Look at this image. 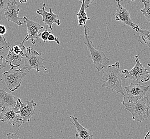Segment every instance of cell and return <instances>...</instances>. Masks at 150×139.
I'll use <instances>...</instances> for the list:
<instances>
[{
  "mask_svg": "<svg viewBox=\"0 0 150 139\" xmlns=\"http://www.w3.org/2000/svg\"><path fill=\"white\" fill-rule=\"evenodd\" d=\"M122 73L120 70V63L119 62L109 65L105 71L103 72L102 77L103 87H108L117 93H120L125 96L122 87Z\"/></svg>",
  "mask_w": 150,
  "mask_h": 139,
  "instance_id": "cell-1",
  "label": "cell"
},
{
  "mask_svg": "<svg viewBox=\"0 0 150 139\" xmlns=\"http://www.w3.org/2000/svg\"><path fill=\"white\" fill-rule=\"evenodd\" d=\"M122 104L125 106V110L131 113L132 119L141 123L150 117V101L148 97H144L135 102H126L125 96L123 97Z\"/></svg>",
  "mask_w": 150,
  "mask_h": 139,
  "instance_id": "cell-2",
  "label": "cell"
},
{
  "mask_svg": "<svg viewBox=\"0 0 150 139\" xmlns=\"http://www.w3.org/2000/svg\"><path fill=\"white\" fill-rule=\"evenodd\" d=\"M88 28L84 27V43L87 45V48L90 52V58L93 61L94 67L97 69L98 72H100L105 67L106 64L110 62V60L103 52L99 51L95 48L93 43L90 39L88 34Z\"/></svg>",
  "mask_w": 150,
  "mask_h": 139,
  "instance_id": "cell-3",
  "label": "cell"
},
{
  "mask_svg": "<svg viewBox=\"0 0 150 139\" xmlns=\"http://www.w3.org/2000/svg\"><path fill=\"white\" fill-rule=\"evenodd\" d=\"M139 54L135 56L136 64L131 70L128 71V70L125 69L121 71V72L125 77V79L136 81L137 84L146 82L150 80V72L139 62Z\"/></svg>",
  "mask_w": 150,
  "mask_h": 139,
  "instance_id": "cell-4",
  "label": "cell"
},
{
  "mask_svg": "<svg viewBox=\"0 0 150 139\" xmlns=\"http://www.w3.org/2000/svg\"><path fill=\"white\" fill-rule=\"evenodd\" d=\"M26 53L25 54V62L23 70H27L28 73L32 70H35L37 72H40V69L43 68L45 71L48 70L43 65L44 59L42 57L41 53H39L36 50H33L31 47H27Z\"/></svg>",
  "mask_w": 150,
  "mask_h": 139,
  "instance_id": "cell-5",
  "label": "cell"
},
{
  "mask_svg": "<svg viewBox=\"0 0 150 139\" xmlns=\"http://www.w3.org/2000/svg\"><path fill=\"white\" fill-rule=\"evenodd\" d=\"M26 75L25 70L11 68L8 71H4L2 74L3 80L6 84V89L13 92L21 86L22 80Z\"/></svg>",
  "mask_w": 150,
  "mask_h": 139,
  "instance_id": "cell-6",
  "label": "cell"
},
{
  "mask_svg": "<svg viewBox=\"0 0 150 139\" xmlns=\"http://www.w3.org/2000/svg\"><path fill=\"white\" fill-rule=\"evenodd\" d=\"M26 103V104H23L21 100L17 98L15 107L16 112L21 115L24 123L30 121L31 118L35 115V109L36 106V103L33 100H27Z\"/></svg>",
  "mask_w": 150,
  "mask_h": 139,
  "instance_id": "cell-7",
  "label": "cell"
},
{
  "mask_svg": "<svg viewBox=\"0 0 150 139\" xmlns=\"http://www.w3.org/2000/svg\"><path fill=\"white\" fill-rule=\"evenodd\" d=\"M0 121L5 122L7 124L16 126L21 128L24 123L21 115L16 112V108H3L0 113Z\"/></svg>",
  "mask_w": 150,
  "mask_h": 139,
  "instance_id": "cell-8",
  "label": "cell"
},
{
  "mask_svg": "<svg viewBox=\"0 0 150 139\" xmlns=\"http://www.w3.org/2000/svg\"><path fill=\"white\" fill-rule=\"evenodd\" d=\"M126 91L128 102H135L144 97L146 93L149 91L150 86H143L140 84H130L129 86H125Z\"/></svg>",
  "mask_w": 150,
  "mask_h": 139,
  "instance_id": "cell-9",
  "label": "cell"
},
{
  "mask_svg": "<svg viewBox=\"0 0 150 139\" xmlns=\"http://www.w3.org/2000/svg\"><path fill=\"white\" fill-rule=\"evenodd\" d=\"M114 1L117 2V9L116 13L115 15V18L116 21H121L123 24L128 26L137 32L139 29V25L133 23L130 18L129 11L121 4L120 2L123 1V0Z\"/></svg>",
  "mask_w": 150,
  "mask_h": 139,
  "instance_id": "cell-10",
  "label": "cell"
},
{
  "mask_svg": "<svg viewBox=\"0 0 150 139\" xmlns=\"http://www.w3.org/2000/svg\"><path fill=\"white\" fill-rule=\"evenodd\" d=\"M23 19L25 21L24 23H26L27 26V33L25 38V41L30 40L32 44L36 46V41L39 39L40 36L39 30L43 29L44 27L36 22L30 21L26 16H24Z\"/></svg>",
  "mask_w": 150,
  "mask_h": 139,
  "instance_id": "cell-11",
  "label": "cell"
},
{
  "mask_svg": "<svg viewBox=\"0 0 150 139\" xmlns=\"http://www.w3.org/2000/svg\"><path fill=\"white\" fill-rule=\"evenodd\" d=\"M20 6L17 5V2L16 0H13L9 3L7 8L4 12V16L8 21H11L18 26H21L24 23L21 22V19L18 13L20 11Z\"/></svg>",
  "mask_w": 150,
  "mask_h": 139,
  "instance_id": "cell-12",
  "label": "cell"
},
{
  "mask_svg": "<svg viewBox=\"0 0 150 139\" xmlns=\"http://www.w3.org/2000/svg\"><path fill=\"white\" fill-rule=\"evenodd\" d=\"M45 3L43 4V8L41 9H38L36 11V13L42 16V21L45 24L47 25V26L52 30V25H56L57 26H59L60 24V20L58 19V16L54 13L52 11V8L49 9V12L45 11Z\"/></svg>",
  "mask_w": 150,
  "mask_h": 139,
  "instance_id": "cell-13",
  "label": "cell"
},
{
  "mask_svg": "<svg viewBox=\"0 0 150 139\" xmlns=\"http://www.w3.org/2000/svg\"><path fill=\"white\" fill-rule=\"evenodd\" d=\"M69 117L72 119L73 121L71 123L73 124L76 128L75 138L76 139H93V134L90 130H87L83 127L79 122L78 119L75 115L70 116Z\"/></svg>",
  "mask_w": 150,
  "mask_h": 139,
  "instance_id": "cell-14",
  "label": "cell"
},
{
  "mask_svg": "<svg viewBox=\"0 0 150 139\" xmlns=\"http://www.w3.org/2000/svg\"><path fill=\"white\" fill-rule=\"evenodd\" d=\"M16 97L6 91V89L0 90V107L15 108L16 106Z\"/></svg>",
  "mask_w": 150,
  "mask_h": 139,
  "instance_id": "cell-15",
  "label": "cell"
},
{
  "mask_svg": "<svg viewBox=\"0 0 150 139\" xmlns=\"http://www.w3.org/2000/svg\"><path fill=\"white\" fill-rule=\"evenodd\" d=\"M9 49L8 54L5 55L6 62L8 64L12 69L20 67L22 60L25 58V54H16L10 47H9Z\"/></svg>",
  "mask_w": 150,
  "mask_h": 139,
  "instance_id": "cell-16",
  "label": "cell"
},
{
  "mask_svg": "<svg viewBox=\"0 0 150 139\" xmlns=\"http://www.w3.org/2000/svg\"><path fill=\"white\" fill-rule=\"evenodd\" d=\"M81 8L79 11L78 13L76 14L78 17V21L79 26L86 27V23L88 20H90V18L88 17L87 13L86 11V9L84 8V2H82Z\"/></svg>",
  "mask_w": 150,
  "mask_h": 139,
  "instance_id": "cell-17",
  "label": "cell"
},
{
  "mask_svg": "<svg viewBox=\"0 0 150 139\" xmlns=\"http://www.w3.org/2000/svg\"><path fill=\"white\" fill-rule=\"evenodd\" d=\"M137 32L140 34L138 38V42L143 45H146L150 48V30L139 28Z\"/></svg>",
  "mask_w": 150,
  "mask_h": 139,
  "instance_id": "cell-18",
  "label": "cell"
},
{
  "mask_svg": "<svg viewBox=\"0 0 150 139\" xmlns=\"http://www.w3.org/2000/svg\"><path fill=\"white\" fill-rule=\"evenodd\" d=\"M141 2L144 4V8L140 9V11L146 21L150 23V2L147 0H141Z\"/></svg>",
  "mask_w": 150,
  "mask_h": 139,
  "instance_id": "cell-19",
  "label": "cell"
},
{
  "mask_svg": "<svg viewBox=\"0 0 150 139\" xmlns=\"http://www.w3.org/2000/svg\"><path fill=\"white\" fill-rule=\"evenodd\" d=\"M10 2L9 0H0V12L6 10Z\"/></svg>",
  "mask_w": 150,
  "mask_h": 139,
  "instance_id": "cell-20",
  "label": "cell"
},
{
  "mask_svg": "<svg viewBox=\"0 0 150 139\" xmlns=\"http://www.w3.org/2000/svg\"><path fill=\"white\" fill-rule=\"evenodd\" d=\"M48 26H47V27L45 29V30L44 32H43L41 33H40V37L41 38V39L43 41V42L45 43L48 41V36L49 35V34L51 33L50 32L48 31Z\"/></svg>",
  "mask_w": 150,
  "mask_h": 139,
  "instance_id": "cell-21",
  "label": "cell"
},
{
  "mask_svg": "<svg viewBox=\"0 0 150 139\" xmlns=\"http://www.w3.org/2000/svg\"><path fill=\"white\" fill-rule=\"evenodd\" d=\"M0 46L6 48H9V47L10 46V43H7L4 36L2 35H0Z\"/></svg>",
  "mask_w": 150,
  "mask_h": 139,
  "instance_id": "cell-22",
  "label": "cell"
},
{
  "mask_svg": "<svg viewBox=\"0 0 150 139\" xmlns=\"http://www.w3.org/2000/svg\"><path fill=\"white\" fill-rule=\"evenodd\" d=\"M48 41H51V42H56L58 45L60 44V42H59V40L57 38L54 36V35L53 33L49 34V35L48 36Z\"/></svg>",
  "mask_w": 150,
  "mask_h": 139,
  "instance_id": "cell-23",
  "label": "cell"
},
{
  "mask_svg": "<svg viewBox=\"0 0 150 139\" xmlns=\"http://www.w3.org/2000/svg\"><path fill=\"white\" fill-rule=\"evenodd\" d=\"M81 3L82 2H84V6L85 9L88 8L90 4H91L95 1V0H78Z\"/></svg>",
  "mask_w": 150,
  "mask_h": 139,
  "instance_id": "cell-24",
  "label": "cell"
},
{
  "mask_svg": "<svg viewBox=\"0 0 150 139\" xmlns=\"http://www.w3.org/2000/svg\"><path fill=\"white\" fill-rule=\"evenodd\" d=\"M6 139H20L18 138L17 132L8 133L6 134Z\"/></svg>",
  "mask_w": 150,
  "mask_h": 139,
  "instance_id": "cell-25",
  "label": "cell"
},
{
  "mask_svg": "<svg viewBox=\"0 0 150 139\" xmlns=\"http://www.w3.org/2000/svg\"><path fill=\"white\" fill-rule=\"evenodd\" d=\"M6 28L4 25L0 24V35H3L6 33Z\"/></svg>",
  "mask_w": 150,
  "mask_h": 139,
  "instance_id": "cell-26",
  "label": "cell"
},
{
  "mask_svg": "<svg viewBox=\"0 0 150 139\" xmlns=\"http://www.w3.org/2000/svg\"><path fill=\"white\" fill-rule=\"evenodd\" d=\"M4 57L3 55L0 56V70L3 69L5 67H6V65L4 64L3 62V58Z\"/></svg>",
  "mask_w": 150,
  "mask_h": 139,
  "instance_id": "cell-27",
  "label": "cell"
},
{
  "mask_svg": "<svg viewBox=\"0 0 150 139\" xmlns=\"http://www.w3.org/2000/svg\"><path fill=\"white\" fill-rule=\"evenodd\" d=\"M149 136H150V131H149V132H147L145 136L144 137V139H147V137H149Z\"/></svg>",
  "mask_w": 150,
  "mask_h": 139,
  "instance_id": "cell-28",
  "label": "cell"
},
{
  "mask_svg": "<svg viewBox=\"0 0 150 139\" xmlns=\"http://www.w3.org/2000/svg\"><path fill=\"white\" fill-rule=\"evenodd\" d=\"M27 1L28 0H19V2L21 3H27Z\"/></svg>",
  "mask_w": 150,
  "mask_h": 139,
  "instance_id": "cell-29",
  "label": "cell"
},
{
  "mask_svg": "<svg viewBox=\"0 0 150 139\" xmlns=\"http://www.w3.org/2000/svg\"><path fill=\"white\" fill-rule=\"evenodd\" d=\"M4 49V47L0 46V52H2V49Z\"/></svg>",
  "mask_w": 150,
  "mask_h": 139,
  "instance_id": "cell-30",
  "label": "cell"
},
{
  "mask_svg": "<svg viewBox=\"0 0 150 139\" xmlns=\"http://www.w3.org/2000/svg\"><path fill=\"white\" fill-rule=\"evenodd\" d=\"M147 66H148V67H150V63L147 64Z\"/></svg>",
  "mask_w": 150,
  "mask_h": 139,
  "instance_id": "cell-31",
  "label": "cell"
},
{
  "mask_svg": "<svg viewBox=\"0 0 150 139\" xmlns=\"http://www.w3.org/2000/svg\"><path fill=\"white\" fill-rule=\"evenodd\" d=\"M3 80V78L0 79V82H1V81H2V80Z\"/></svg>",
  "mask_w": 150,
  "mask_h": 139,
  "instance_id": "cell-32",
  "label": "cell"
},
{
  "mask_svg": "<svg viewBox=\"0 0 150 139\" xmlns=\"http://www.w3.org/2000/svg\"><path fill=\"white\" fill-rule=\"evenodd\" d=\"M132 1H135V0H132Z\"/></svg>",
  "mask_w": 150,
  "mask_h": 139,
  "instance_id": "cell-33",
  "label": "cell"
},
{
  "mask_svg": "<svg viewBox=\"0 0 150 139\" xmlns=\"http://www.w3.org/2000/svg\"></svg>",
  "mask_w": 150,
  "mask_h": 139,
  "instance_id": "cell-34",
  "label": "cell"
}]
</instances>
